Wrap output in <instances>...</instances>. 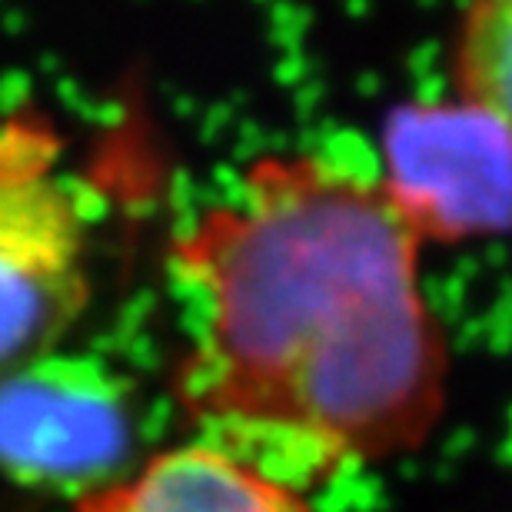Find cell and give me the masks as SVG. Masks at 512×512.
<instances>
[{
    "label": "cell",
    "instance_id": "cell-5",
    "mask_svg": "<svg viewBox=\"0 0 512 512\" xmlns=\"http://www.w3.org/2000/svg\"><path fill=\"white\" fill-rule=\"evenodd\" d=\"M74 512H316L310 493L227 449L190 439L147 456Z\"/></svg>",
    "mask_w": 512,
    "mask_h": 512
},
{
    "label": "cell",
    "instance_id": "cell-3",
    "mask_svg": "<svg viewBox=\"0 0 512 512\" xmlns=\"http://www.w3.org/2000/svg\"><path fill=\"white\" fill-rule=\"evenodd\" d=\"M137 399L100 356L50 350L0 370V476L80 503L133 469Z\"/></svg>",
    "mask_w": 512,
    "mask_h": 512
},
{
    "label": "cell",
    "instance_id": "cell-4",
    "mask_svg": "<svg viewBox=\"0 0 512 512\" xmlns=\"http://www.w3.org/2000/svg\"><path fill=\"white\" fill-rule=\"evenodd\" d=\"M383 160V187L423 243H463L512 227V140L459 97L393 114Z\"/></svg>",
    "mask_w": 512,
    "mask_h": 512
},
{
    "label": "cell",
    "instance_id": "cell-1",
    "mask_svg": "<svg viewBox=\"0 0 512 512\" xmlns=\"http://www.w3.org/2000/svg\"><path fill=\"white\" fill-rule=\"evenodd\" d=\"M419 253L373 173L316 150L250 160L170 243L173 396L197 439L303 493L423 446L449 346Z\"/></svg>",
    "mask_w": 512,
    "mask_h": 512
},
{
    "label": "cell",
    "instance_id": "cell-2",
    "mask_svg": "<svg viewBox=\"0 0 512 512\" xmlns=\"http://www.w3.org/2000/svg\"><path fill=\"white\" fill-rule=\"evenodd\" d=\"M40 114L0 120V370L57 350L90 300L87 223Z\"/></svg>",
    "mask_w": 512,
    "mask_h": 512
},
{
    "label": "cell",
    "instance_id": "cell-6",
    "mask_svg": "<svg viewBox=\"0 0 512 512\" xmlns=\"http://www.w3.org/2000/svg\"><path fill=\"white\" fill-rule=\"evenodd\" d=\"M453 84L463 104L512 140V0H466L453 40Z\"/></svg>",
    "mask_w": 512,
    "mask_h": 512
}]
</instances>
